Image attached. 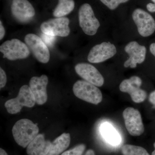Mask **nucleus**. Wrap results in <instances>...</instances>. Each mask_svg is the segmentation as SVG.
Wrapping results in <instances>:
<instances>
[{
	"label": "nucleus",
	"instance_id": "nucleus-1",
	"mask_svg": "<svg viewBox=\"0 0 155 155\" xmlns=\"http://www.w3.org/2000/svg\"><path fill=\"white\" fill-rule=\"evenodd\" d=\"M39 128L28 119L17 121L12 128V133L16 142L20 146L27 147L28 144L38 135Z\"/></svg>",
	"mask_w": 155,
	"mask_h": 155
},
{
	"label": "nucleus",
	"instance_id": "nucleus-2",
	"mask_svg": "<svg viewBox=\"0 0 155 155\" xmlns=\"http://www.w3.org/2000/svg\"><path fill=\"white\" fill-rule=\"evenodd\" d=\"M73 91L77 97L90 104L97 105L102 101V94L99 89L85 81H76L73 85Z\"/></svg>",
	"mask_w": 155,
	"mask_h": 155
},
{
	"label": "nucleus",
	"instance_id": "nucleus-3",
	"mask_svg": "<svg viewBox=\"0 0 155 155\" xmlns=\"http://www.w3.org/2000/svg\"><path fill=\"white\" fill-rule=\"evenodd\" d=\"M36 104L35 98L29 86L21 87L16 98L8 100L5 103V107L8 113L14 114L19 113L23 107L31 108Z\"/></svg>",
	"mask_w": 155,
	"mask_h": 155
},
{
	"label": "nucleus",
	"instance_id": "nucleus-4",
	"mask_svg": "<svg viewBox=\"0 0 155 155\" xmlns=\"http://www.w3.org/2000/svg\"><path fill=\"white\" fill-rule=\"evenodd\" d=\"M0 51L3 54V58L10 61L25 59L30 54L26 44L15 38L3 43L0 46Z\"/></svg>",
	"mask_w": 155,
	"mask_h": 155
},
{
	"label": "nucleus",
	"instance_id": "nucleus-5",
	"mask_svg": "<svg viewBox=\"0 0 155 155\" xmlns=\"http://www.w3.org/2000/svg\"><path fill=\"white\" fill-rule=\"evenodd\" d=\"M78 20L80 27L85 34L92 36L97 33L100 23L89 4L85 3L81 6L78 11Z\"/></svg>",
	"mask_w": 155,
	"mask_h": 155
},
{
	"label": "nucleus",
	"instance_id": "nucleus-6",
	"mask_svg": "<svg viewBox=\"0 0 155 155\" xmlns=\"http://www.w3.org/2000/svg\"><path fill=\"white\" fill-rule=\"evenodd\" d=\"M142 83L140 78L131 76L128 79L122 81L119 85V90L122 92L128 93L133 101L139 104L144 101L147 97L146 92L140 88Z\"/></svg>",
	"mask_w": 155,
	"mask_h": 155
},
{
	"label": "nucleus",
	"instance_id": "nucleus-7",
	"mask_svg": "<svg viewBox=\"0 0 155 155\" xmlns=\"http://www.w3.org/2000/svg\"><path fill=\"white\" fill-rule=\"evenodd\" d=\"M125 126L128 133L132 136L141 135L144 131V127L141 114L137 109L128 107L123 112Z\"/></svg>",
	"mask_w": 155,
	"mask_h": 155
},
{
	"label": "nucleus",
	"instance_id": "nucleus-8",
	"mask_svg": "<svg viewBox=\"0 0 155 155\" xmlns=\"http://www.w3.org/2000/svg\"><path fill=\"white\" fill-rule=\"evenodd\" d=\"M69 20L67 17H58L49 19L40 26L43 33L53 36L67 37L70 33Z\"/></svg>",
	"mask_w": 155,
	"mask_h": 155
},
{
	"label": "nucleus",
	"instance_id": "nucleus-9",
	"mask_svg": "<svg viewBox=\"0 0 155 155\" xmlns=\"http://www.w3.org/2000/svg\"><path fill=\"white\" fill-rule=\"evenodd\" d=\"M134 22L141 36H150L155 31V20L150 14L140 8L135 9L132 15Z\"/></svg>",
	"mask_w": 155,
	"mask_h": 155
},
{
	"label": "nucleus",
	"instance_id": "nucleus-10",
	"mask_svg": "<svg viewBox=\"0 0 155 155\" xmlns=\"http://www.w3.org/2000/svg\"><path fill=\"white\" fill-rule=\"evenodd\" d=\"M25 44L37 60L41 63L46 64L49 61V51L46 45L39 37L28 34L25 38Z\"/></svg>",
	"mask_w": 155,
	"mask_h": 155
},
{
	"label": "nucleus",
	"instance_id": "nucleus-11",
	"mask_svg": "<svg viewBox=\"0 0 155 155\" xmlns=\"http://www.w3.org/2000/svg\"><path fill=\"white\" fill-rule=\"evenodd\" d=\"M117 52L116 46L110 42H104L92 48L87 56L89 62L93 64L102 63L113 58Z\"/></svg>",
	"mask_w": 155,
	"mask_h": 155
},
{
	"label": "nucleus",
	"instance_id": "nucleus-12",
	"mask_svg": "<svg viewBox=\"0 0 155 155\" xmlns=\"http://www.w3.org/2000/svg\"><path fill=\"white\" fill-rule=\"evenodd\" d=\"M11 9L13 17L21 23L30 22L35 15L34 8L28 0H13Z\"/></svg>",
	"mask_w": 155,
	"mask_h": 155
},
{
	"label": "nucleus",
	"instance_id": "nucleus-13",
	"mask_svg": "<svg viewBox=\"0 0 155 155\" xmlns=\"http://www.w3.org/2000/svg\"><path fill=\"white\" fill-rule=\"evenodd\" d=\"M125 51L129 57L124 63V66L125 68L130 67L132 69L135 68L137 66V64H142L145 60L146 48L137 41H132L128 43L125 46Z\"/></svg>",
	"mask_w": 155,
	"mask_h": 155
},
{
	"label": "nucleus",
	"instance_id": "nucleus-14",
	"mask_svg": "<svg viewBox=\"0 0 155 155\" xmlns=\"http://www.w3.org/2000/svg\"><path fill=\"white\" fill-rule=\"evenodd\" d=\"M78 75L84 81L97 87H101L104 83L103 75L96 68L87 63H79L75 67Z\"/></svg>",
	"mask_w": 155,
	"mask_h": 155
},
{
	"label": "nucleus",
	"instance_id": "nucleus-15",
	"mask_svg": "<svg viewBox=\"0 0 155 155\" xmlns=\"http://www.w3.org/2000/svg\"><path fill=\"white\" fill-rule=\"evenodd\" d=\"M48 82V76L45 75L40 77L34 76L31 78L29 86L33 94L36 103L41 105L46 102L48 100L47 87Z\"/></svg>",
	"mask_w": 155,
	"mask_h": 155
},
{
	"label": "nucleus",
	"instance_id": "nucleus-16",
	"mask_svg": "<svg viewBox=\"0 0 155 155\" xmlns=\"http://www.w3.org/2000/svg\"><path fill=\"white\" fill-rule=\"evenodd\" d=\"M51 145V142L46 140L44 134H38L28 144L26 152L28 155H47Z\"/></svg>",
	"mask_w": 155,
	"mask_h": 155
},
{
	"label": "nucleus",
	"instance_id": "nucleus-17",
	"mask_svg": "<svg viewBox=\"0 0 155 155\" xmlns=\"http://www.w3.org/2000/svg\"><path fill=\"white\" fill-rule=\"evenodd\" d=\"M71 137L69 133H63L51 142L47 155H60L64 152L70 145Z\"/></svg>",
	"mask_w": 155,
	"mask_h": 155
},
{
	"label": "nucleus",
	"instance_id": "nucleus-18",
	"mask_svg": "<svg viewBox=\"0 0 155 155\" xmlns=\"http://www.w3.org/2000/svg\"><path fill=\"white\" fill-rule=\"evenodd\" d=\"M73 0H59L58 4L53 12L54 17H64L70 14L75 8Z\"/></svg>",
	"mask_w": 155,
	"mask_h": 155
},
{
	"label": "nucleus",
	"instance_id": "nucleus-19",
	"mask_svg": "<svg viewBox=\"0 0 155 155\" xmlns=\"http://www.w3.org/2000/svg\"><path fill=\"white\" fill-rule=\"evenodd\" d=\"M101 132L103 136L110 143L116 144L120 142V137L118 133L111 125L105 123L101 126Z\"/></svg>",
	"mask_w": 155,
	"mask_h": 155
},
{
	"label": "nucleus",
	"instance_id": "nucleus-20",
	"mask_svg": "<svg viewBox=\"0 0 155 155\" xmlns=\"http://www.w3.org/2000/svg\"><path fill=\"white\" fill-rule=\"evenodd\" d=\"M121 151L123 155H150L144 148L134 145H124Z\"/></svg>",
	"mask_w": 155,
	"mask_h": 155
},
{
	"label": "nucleus",
	"instance_id": "nucleus-21",
	"mask_svg": "<svg viewBox=\"0 0 155 155\" xmlns=\"http://www.w3.org/2000/svg\"><path fill=\"white\" fill-rule=\"evenodd\" d=\"M85 148L86 146L84 144L78 145L72 149L64 152L61 155H82Z\"/></svg>",
	"mask_w": 155,
	"mask_h": 155
},
{
	"label": "nucleus",
	"instance_id": "nucleus-22",
	"mask_svg": "<svg viewBox=\"0 0 155 155\" xmlns=\"http://www.w3.org/2000/svg\"><path fill=\"white\" fill-rule=\"evenodd\" d=\"M103 4L105 5L111 10L116 9L119 5L127 2L129 0H100Z\"/></svg>",
	"mask_w": 155,
	"mask_h": 155
},
{
	"label": "nucleus",
	"instance_id": "nucleus-23",
	"mask_svg": "<svg viewBox=\"0 0 155 155\" xmlns=\"http://www.w3.org/2000/svg\"><path fill=\"white\" fill-rule=\"evenodd\" d=\"M41 39L46 45L48 46H52L56 40V37L51 36L48 35L43 33L41 35Z\"/></svg>",
	"mask_w": 155,
	"mask_h": 155
},
{
	"label": "nucleus",
	"instance_id": "nucleus-24",
	"mask_svg": "<svg viewBox=\"0 0 155 155\" xmlns=\"http://www.w3.org/2000/svg\"><path fill=\"white\" fill-rule=\"evenodd\" d=\"M7 83V76L5 72L2 68H0V87L1 89L5 86Z\"/></svg>",
	"mask_w": 155,
	"mask_h": 155
},
{
	"label": "nucleus",
	"instance_id": "nucleus-25",
	"mask_svg": "<svg viewBox=\"0 0 155 155\" xmlns=\"http://www.w3.org/2000/svg\"><path fill=\"white\" fill-rule=\"evenodd\" d=\"M149 101L153 105V107L155 109V90L150 94L149 97Z\"/></svg>",
	"mask_w": 155,
	"mask_h": 155
},
{
	"label": "nucleus",
	"instance_id": "nucleus-26",
	"mask_svg": "<svg viewBox=\"0 0 155 155\" xmlns=\"http://www.w3.org/2000/svg\"><path fill=\"white\" fill-rule=\"evenodd\" d=\"M151 1L154 3V4L149 3L147 5V8L148 11L152 12V13H154V12H155V0H151Z\"/></svg>",
	"mask_w": 155,
	"mask_h": 155
},
{
	"label": "nucleus",
	"instance_id": "nucleus-27",
	"mask_svg": "<svg viewBox=\"0 0 155 155\" xmlns=\"http://www.w3.org/2000/svg\"><path fill=\"white\" fill-rule=\"evenodd\" d=\"M5 34V31L3 26L2 21H0V40H2L4 37Z\"/></svg>",
	"mask_w": 155,
	"mask_h": 155
},
{
	"label": "nucleus",
	"instance_id": "nucleus-28",
	"mask_svg": "<svg viewBox=\"0 0 155 155\" xmlns=\"http://www.w3.org/2000/svg\"><path fill=\"white\" fill-rule=\"evenodd\" d=\"M150 50L151 53L155 57V43L150 45Z\"/></svg>",
	"mask_w": 155,
	"mask_h": 155
},
{
	"label": "nucleus",
	"instance_id": "nucleus-29",
	"mask_svg": "<svg viewBox=\"0 0 155 155\" xmlns=\"http://www.w3.org/2000/svg\"><path fill=\"white\" fill-rule=\"evenodd\" d=\"M84 155H95V154L93 150L89 149L87 150Z\"/></svg>",
	"mask_w": 155,
	"mask_h": 155
},
{
	"label": "nucleus",
	"instance_id": "nucleus-30",
	"mask_svg": "<svg viewBox=\"0 0 155 155\" xmlns=\"http://www.w3.org/2000/svg\"><path fill=\"white\" fill-rule=\"evenodd\" d=\"M0 155H8L5 150L3 149H0Z\"/></svg>",
	"mask_w": 155,
	"mask_h": 155
},
{
	"label": "nucleus",
	"instance_id": "nucleus-31",
	"mask_svg": "<svg viewBox=\"0 0 155 155\" xmlns=\"http://www.w3.org/2000/svg\"><path fill=\"white\" fill-rule=\"evenodd\" d=\"M153 145L155 148V150L152 153V155H155V142L154 143Z\"/></svg>",
	"mask_w": 155,
	"mask_h": 155
}]
</instances>
